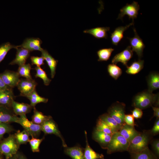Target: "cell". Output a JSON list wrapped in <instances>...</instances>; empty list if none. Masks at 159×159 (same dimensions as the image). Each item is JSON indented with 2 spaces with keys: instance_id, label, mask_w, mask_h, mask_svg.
<instances>
[{
  "instance_id": "obj_1",
  "label": "cell",
  "mask_w": 159,
  "mask_h": 159,
  "mask_svg": "<svg viewBox=\"0 0 159 159\" xmlns=\"http://www.w3.org/2000/svg\"><path fill=\"white\" fill-rule=\"evenodd\" d=\"M153 137L150 130L140 132L130 142L127 151L129 153H135L143 150L148 147Z\"/></svg>"
},
{
  "instance_id": "obj_2",
  "label": "cell",
  "mask_w": 159,
  "mask_h": 159,
  "mask_svg": "<svg viewBox=\"0 0 159 159\" xmlns=\"http://www.w3.org/2000/svg\"><path fill=\"white\" fill-rule=\"evenodd\" d=\"M153 105L158 107L159 106L158 94H154L148 90L137 94L132 101V106L135 108L141 110L152 106Z\"/></svg>"
},
{
  "instance_id": "obj_3",
  "label": "cell",
  "mask_w": 159,
  "mask_h": 159,
  "mask_svg": "<svg viewBox=\"0 0 159 159\" xmlns=\"http://www.w3.org/2000/svg\"><path fill=\"white\" fill-rule=\"evenodd\" d=\"M20 146L14 134H10L0 141V153L5 159H9L16 154Z\"/></svg>"
},
{
  "instance_id": "obj_4",
  "label": "cell",
  "mask_w": 159,
  "mask_h": 159,
  "mask_svg": "<svg viewBox=\"0 0 159 159\" xmlns=\"http://www.w3.org/2000/svg\"><path fill=\"white\" fill-rule=\"evenodd\" d=\"M130 142L121 135L118 132L112 136L107 148V153L110 154L117 152L127 151Z\"/></svg>"
},
{
  "instance_id": "obj_5",
  "label": "cell",
  "mask_w": 159,
  "mask_h": 159,
  "mask_svg": "<svg viewBox=\"0 0 159 159\" xmlns=\"http://www.w3.org/2000/svg\"><path fill=\"white\" fill-rule=\"evenodd\" d=\"M125 104L118 101L113 103L109 108L107 113L118 124L122 126L125 115Z\"/></svg>"
},
{
  "instance_id": "obj_6",
  "label": "cell",
  "mask_w": 159,
  "mask_h": 159,
  "mask_svg": "<svg viewBox=\"0 0 159 159\" xmlns=\"http://www.w3.org/2000/svg\"><path fill=\"white\" fill-rule=\"evenodd\" d=\"M17 123L21 125L32 137L37 138L39 136L42 131L40 125L29 121L26 115L20 116Z\"/></svg>"
},
{
  "instance_id": "obj_7",
  "label": "cell",
  "mask_w": 159,
  "mask_h": 159,
  "mask_svg": "<svg viewBox=\"0 0 159 159\" xmlns=\"http://www.w3.org/2000/svg\"><path fill=\"white\" fill-rule=\"evenodd\" d=\"M42 131L45 135L54 134L59 137L62 141L63 146L67 147L64 140L59 131L57 125L51 116L42 124L40 125Z\"/></svg>"
},
{
  "instance_id": "obj_8",
  "label": "cell",
  "mask_w": 159,
  "mask_h": 159,
  "mask_svg": "<svg viewBox=\"0 0 159 159\" xmlns=\"http://www.w3.org/2000/svg\"><path fill=\"white\" fill-rule=\"evenodd\" d=\"M37 84L34 79H21L17 86L21 96L26 97L36 90Z\"/></svg>"
},
{
  "instance_id": "obj_9",
  "label": "cell",
  "mask_w": 159,
  "mask_h": 159,
  "mask_svg": "<svg viewBox=\"0 0 159 159\" xmlns=\"http://www.w3.org/2000/svg\"><path fill=\"white\" fill-rule=\"evenodd\" d=\"M139 9L140 6L137 2L133 1L131 4H127L120 9L117 19L122 20L124 16L127 15L134 22V19L137 17Z\"/></svg>"
},
{
  "instance_id": "obj_10",
  "label": "cell",
  "mask_w": 159,
  "mask_h": 159,
  "mask_svg": "<svg viewBox=\"0 0 159 159\" xmlns=\"http://www.w3.org/2000/svg\"><path fill=\"white\" fill-rule=\"evenodd\" d=\"M0 77L7 86L12 89L17 86L20 80V77L17 72L9 70L0 74Z\"/></svg>"
},
{
  "instance_id": "obj_11",
  "label": "cell",
  "mask_w": 159,
  "mask_h": 159,
  "mask_svg": "<svg viewBox=\"0 0 159 159\" xmlns=\"http://www.w3.org/2000/svg\"><path fill=\"white\" fill-rule=\"evenodd\" d=\"M134 36L132 38H127L129 40L130 46L133 52H135L139 60L142 57L145 45L142 39L139 36L135 28H133Z\"/></svg>"
},
{
  "instance_id": "obj_12",
  "label": "cell",
  "mask_w": 159,
  "mask_h": 159,
  "mask_svg": "<svg viewBox=\"0 0 159 159\" xmlns=\"http://www.w3.org/2000/svg\"><path fill=\"white\" fill-rule=\"evenodd\" d=\"M18 117L12 109L0 106V123H17Z\"/></svg>"
},
{
  "instance_id": "obj_13",
  "label": "cell",
  "mask_w": 159,
  "mask_h": 159,
  "mask_svg": "<svg viewBox=\"0 0 159 159\" xmlns=\"http://www.w3.org/2000/svg\"><path fill=\"white\" fill-rule=\"evenodd\" d=\"M133 55V51L130 46H129L124 50L115 55L112 60V63L116 64L120 62L127 67L128 66V62Z\"/></svg>"
},
{
  "instance_id": "obj_14",
  "label": "cell",
  "mask_w": 159,
  "mask_h": 159,
  "mask_svg": "<svg viewBox=\"0 0 159 159\" xmlns=\"http://www.w3.org/2000/svg\"><path fill=\"white\" fill-rule=\"evenodd\" d=\"M42 43V40L39 38H28L24 40L21 44L18 46V47L25 49L30 52L36 50L41 52L43 49L41 47Z\"/></svg>"
},
{
  "instance_id": "obj_15",
  "label": "cell",
  "mask_w": 159,
  "mask_h": 159,
  "mask_svg": "<svg viewBox=\"0 0 159 159\" xmlns=\"http://www.w3.org/2000/svg\"><path fill=\"white\" fill-rule=\"evenodd\" d=\"M15 98L12 88H9L0 91V106L11 109L12 103Z\"/></svg>"
},
{
  "instance_id": "obj_16",
  "label": "cell",
  "mask_w": 159,
  "mask_h": 159,
  "mask_svg": "<svg viewBox=\"0 0 159 159\" xmlns=\"http://www.w3.org/2000/svg\"><path fill=\"white\" fill-rule=\"evenodd\" d=\"M112 135L95 129L92 133L93 139L97 142L103 149H107Z\"/></svg>"
},
{
  "instance_id": "obj_17",
  "label": "cell",
  "mask_w": 159,
  "mask_h": 159,
  "mask_svg": "<svg viewBox=\"0 0 159 159\" xmlns=\"http://www.w3.org/2000/svg\"><path fill=\"white\" fill-rule=\"evenodd\" d=\"M15 57L10 63L12 65L16 64L19 66L25 64L27 59L30 56V52L28 50L21 47H18Z\"/></svg>"
},
{
  "instance_id": "obj_18",
  "label": "cell",
  "mask_w": 159,
  "mask_h": 159,
  "mask_svg": "<svg viewBox=\"0 0 159 159\" xmlns=\"http://www.w3.org/2000/svg\"><path fill=\"white\" fill-rule=\"evenodd\" d=\"M33 108L30 105L24 103H19L14 100L12 102L11 109L14 114L21 116L30 113Z\"/></svg>"
},
{
  "instance_id": "obj_19",
  "label": "cell",
  "mask_w": 159,
  "mask_h": 159,
  "mask_svg": "<svg viewBox=\"0 0 159 159\" xmlns=\"http://www.w3.org/2000/svg\"><path fill=\"white\" fill-rule=\"evenodd\" d=\"M41 56L46 61L50 70L51 77L53 78L56 74V70L58 62L46 49H43L41 51Z\"/></svg>"
},
{
  "instance_id": "obj_20",
  "label": "cell",
  "mask_w": 159,
  "mask_h": 159,
  "mask_svg": "<svg viewBox=\"0 0 159 159\" xmlns=\"http://www.w3.org/2000/svg\"><path fill=\"white\" fill-rule=\"evenodd\" d=\"M134 24V22L125 26H120L115 28L111 34L110 38L112 44L117 45L123 37L124 32L130 26Z\"/></svg>"
},
{
  "instance_id": "obj_21",
  "label": "cell",
  "mask_w": 159,
  "mask_h": 159,
  "mask_svg": "<svg viewBox=\"0 0 159 159\" xmlns=\"http://www.w3.org/2000/svg\"><path fill=\"white\" fill-rule=\"evenodd\" d=\"M118 132L130 142L140 132L137 131L134 127L125 124L122 126Z\"/></svg>"
},
{
  "instance_id": "obj_22",
  "label": "cell",
  "mask_w": 159,
  "mask_h": 159,
  "mask_svg": "<svg viewBox=\"0 0 159 159\" xmlns=\"http://www.w3.org/2000/svg\"><path fill=\"white\" fill-rule=\"evenodd\" d=\"M84 150L79 146L65 148V153L70 156L72 159H85Z\"/></svg>"
},
{
  "instance_id": "obj_23",
  "label": "cell",
  "mask_w": 159,
  "mask_h": 159,
  "mask_svg": "<svg viewBox=\"0 0 159 159\" xmlns=\"http://www.w3.org/2000/svg\"><path fill=\"white\" fill-rule=\"evenodd\" d=\"M110 28L108 27H97L84 31L85 33L89 34L97 39L107 38V32L109 31Z\"/></svg>"
},
{
  "instance_id": "obj_24",
  "label": "cell",
  "mask_w": 159,
  "mask_h": 159,
  "mask_svg": "<svg viewBox=\"0 0 159 159\" xmlns=\"http://www.w3.org/2000/svg\"><path fill=\"white\" fill-rule=\"evenodd\" d=\"M99 118L104 122L108 126L113 134L118 132L122 126L118 124L107 113L100 115Z\"/></svg>"
},
{
  "instance_id": "obj_25",
  "label": "cell",
  "mask_w": 159,
  "mask_h": 159,
  "mask_svg": "<svg viewBox=\"0 0 159 159\" xmlns=\"http://www.w3.org/2000/svg\"><path fill=\"white\" fill-rule=\"evenodd\" d=\"M86 138V145L84 150L85 159H104V156L102 154H99L95 152L90 147L88 142L87 133L85 131Z\"/></svg>"
},
{
  "instance_id": "obj_26",
  "label": "cell",
  "mask_w": 159,
  "mask_h": 159,
  "mask_svg": "<svg viewBox=\"0 0 159 159\" xmlns=\"http://www.w3.org/2000/svg\"><path fill=\"white\" fill-rule=\"evenodd\" d=\"M130 154V159H158L149 147L139 153Z\"/></svg>"
},
{
  "instance_id": "obj_27",
  "label": "cell",
  "mask_w": 159,
  "mask_h": 159,
  "mask_svg": "<svg viewBox=\"0 0 159 159\" xmlns=\"http://www.w3.org/2000/svg\"><path fill=\"white\" fill-rule=\"evenodd\" d=\"M148 91L152 92L159 88V74L157 72H153L148 76L147 79Z\"/></svg>"
},
{
  "instance_id": "obj_28",
  "label": "cell",
  "mask_w": 159,
  "mask_h": 159,
  "mask_svg": "<svg viewBox=\"0 0 159 159\" xmlns=\"http://www.w3.org/2000/svg\"><path fill=\"white\" fill-rule=\"evenodd\" d=\"M26 97L29 100L30 105L33 108L38 103L41 102L46 103L48 100V99L39 96L36 90Z\"/></svg>"
},
{
  "instance_id": "obj_29",
  "label": "cell",
  "mask_w": 159,
  "mask_h": 159,
  "mask_svg": "<svg viewBox=\"0 0 159 159\" xmlns=\"http://www.w3.org/2000/svg\"><path fill=\"white\" fill-rule=\"evenodd\" d=\"M144 61L139 60L133 62L130 66L127 67L126 72L130 74H135L139 72L143 68Z\"/></svg>"
},
{
  "instance_id": "obj_30",
  "label": "cell",
  "mask_w": 159,
  "mask_h": 159,
  "mask_svg": "<svg viewBox=\"0 0 159 159\" xmlns=\"http://www.w3.org/2000/svg\"><path fill=\"white\" fill-rule=\"evenodd\" d=\"M33 108V114L32 117V121L36 124L41 125L50 116L44 115L42 112L38 111L35 107Z\"/></svg>"
},
{
  "instance_id": "obj_31",
  "label": "cell",
  "mask_w": 159,
  "mask_h": 159,
  "mask_svg": "<svg viewBox=\"0 0 159 159\" xmlns=\"http://www.w3.org/2000/svg\"><path fill=\"white\" fill-rule=\"evenodd\" d=\"M14 134L17 142L20 145L29 142L30 135L24 129L21 131H18Z\"/></svg>"
},
{
  "instance_id": "obj_32",
  "label": "cell",
  "mask_w": 159,
  "mask_h": 159,
  "mask_svg": "<svg viewBox=\"0 0 159 159\" xmlns=\"http://www.w3.org/2000/svg\"><path fill=\"white\" fill-rule=\"evenodd\" d=\"M114 49L112 48L101 49L97 52L99 61H107L110 57Z\"/></svg>"
},
{
  "instance_id": "obj_33",
  "label": "cell",
  "mask_w": 159,
  "mask_h": 159,
  "mask_svg": "<svg viewBox=\"0 0 159 159\" xmlns=\"http://www.w3.org/2000/svg\"><path fill=\"white\" fill-rule=\"evenodd\" d=\"M107 70L110 75L115 80H117L122 73L121 69L114 64H109Z\"/></svg>"
},
{
  "instance_id": "obj_34",
  "label": "cell",
  "mask_w": 159,
  "mask_h": 159,
  "mask_svg": "<svg viewBox=\"0 0 159 159\" xmlns=\"http://www.w3.org/2000/svg\"><path fill=\"white\" fill-rule=\"evenodd\" d=\"M32 69L30 64H25L19 66L17 72L20 77H22L27 79H32L30 71Z\"/></svg>"
},
{
  "instance_id": "obj_35",
  "label": "cell",
  "mask_w": 159,
  "mask_h": 159,
  "mask_svg": "<svg viewBox=\"0 0 159 159\" xmlns=\"http://www.w3.org/2000/svg\"><path fill=\"white\" fill-rule=\"evenodd\" d=\"M18 46L11 44L7 42L0 45V63L4 59L8 52L12 48L17 49Z\"/></svg>"
},
{
  "instance_id": "obj_36",
  "label": "cell",
  "mask_w": 159,
  "mask_h": 159,
  "mask_svg": "<svg viewBox=\"0 0 159 159\" xmlns=\"http://www.w3.org/2000/svg\"><path fill=\"white\" fill-rule=\"evenodd\" d=\"M34 69L36 71L35 75V77L41 78L43 80L44 84L45 85H49L51 80L48 77L46 72L39 66H36Z\"/></svg>"
},
{
  "instance_id": "obj_37",
  "label": "cell",
  "mask_w": 159,
  "mask_h": 159,
  "mask_svg": "<svg viewBox=\"0 0 159 159\" xmlns=\"http://www.w3.org/2000/svg\"><path fill=\"white\" fill-rule=\"evenodd\" d=\"M96 129L111 135L114 134L108 126L99 118L97 120Z\"/></svg>"
},
{
  "instance_id": "obj_38",
  "label": "cell",
  "mask_w": 159,
  "mask_h": 159,
  "mask_svg": "<svg viewBox=\"0 0 159 159\" xmlns=\"http://www.w3.org/2000/svg\"><path fill=\"white\" fill-rule=\"evenodd\" d=\"M44 139V137H43L41 139L32 137V138L30 139L29 142L32 152L34 153L39 152L40 145Z\"/></svg>"
},
{
  "instance_id": "obj_39",
  "label": "cell",
  "mask_w": 159,
  "mask_h": 159,
  "mask_svg": "<svg viewBox=\"0 0 159 159\" xmlns=\"http://www.w3.org/2000/svg\"><path fill=\"white\" fill-rule=\"evenodd\" d=\"M15 130L13 127L9 124L0 123V141L3 139L6 133H10Z\"/></svg>"
},
{
  "instance_id": "obj_40",
  "label": "cell",
  "mask_w": 159,
  "mask_h": 159,
  "mask_svg": "<svg viewBox=\"0 0 159 159\" xmlns=\"http://www.w3.org/2000/svg\"><path fill=\"white\" fill-rule=\"evenodd\" d=\"M32 65H35L37 66L40 67L44 64V59L42 57L32 56L30 57Z\"/></svg>"
},
{
  "instance_id": "obj_41",
  "label": "cell",
  "mask_w": 159,
  "mask_h": 159,
  "mask_svg": "<svg viewBox=\"0 0 159 159\" xmlns=\"http://www.w3.org/2000/svg\"><path fill=\"white\" fill-rule=\"evenodd\" d=\"M153 149V152L159 158V139H153L150 143Z\"/></svg>"
},
{
  "instance_id": "obj_42",
  "label": "cell",
  "mask_w": 159,
  "mask_h": 159,
  "mask_svg": "<svg viewBox=\"0 0 159 159\" xmlns=\"http://www.w3.org/2000/svg\"><path fill=\"white\" fill-rule=\"evenodd\" d=\"M134 118L132 114L125 115L124 118V122L128 125L134 127L136 125Z\"/></svg>"
},
{
  "instance_id": "obj_43",
  "label": "cell",
  "mask_w": 159,
  "mask_h": 159,
  "mask_svg": "<svg viewBox=\"0 0 159 159\" xmlns=\"http://www.w3.org/2000/svg\"><path fill=\"white\" fill-rule=\"evenodd\" d=\"M151 134L153 136L158 134L159 133V118L157 119L153 128L150 130Z\"/></svg>"
},
{
  "instance_id": "obj_44",
  "label": "cell",
  "mask_w": 159,
  "mask_h": 159,
  "mask_svg": "<svg viewBox=\"0 0 159 159\" xmlns=\"http://www.w3.org/2000/svg\"><path fill=\"white\" fill-rule=\"evenodd\" d=\"M132 112V115L134 118L136 119L141 118L143 115L142 110L138 108H135Z\"/></svg>"
},
{
  "instance_id": "obj_45",
  "label": "cell",
  "mask_w": 159,
  "mask_h": 159,
  "mask_svg": "<svg viewBox=\"0 0 159 159\" xmlns=\"http://www.w3.org/2000/svg\"><path fill=\"white\" fill-rule=\"evenodd\" d=\"M154 111L153 116L155 117L157 119L159 118V108L158 107L151 106Z\"/></svg>"
},
{
  "instance_id": "obj_46",
  "label": "cell",
  "mask_w": 159,
  "mask_h": 159,
  "mask_svg": "<svg viewBox=\"0 0 159 159\" xmlns=\"http://www.w3.org/2000/svg\"><path fill=\"white\" fill-rule=\"evenodd\" d=\"M9 88L10 87L7 86L4 83L2 80V79L0 77V91H1Z\"/></svg>"
},
{
  "instance_id": "obj_47",
  "label": "cell",
  "mask_w": 159,
  "mask_h": 159,
  "mask_svg": "<svg viewBox=\"0 0 159 159\" xmlns=\"http://www.w3.org/2000/svg\"><path fill=\"white\" fill-rule=\"evenodd\" d=\"M17 159H27L26 156L22 153L18 151L16 154Z\"/></svg>"
},
{
  "instance_id": "obj_48",
  "label": "cell",
  "mask_w": 159,
  "mask_h": 159,
  "mask_svg": "<svg viewBox=\"0 0 159 159\" xmlns=\"http://www.w3.org/2000/svg\"><path fill=\"white\" fill-rule=\"evenodd\" d=\"M8 159H17L16 155Z\"/></svg>"
},
{
  "instance_id": "obj_49",
  "label": "cell",
  "mask_w": 159,
  "mask_h": 159,
  "mask_svg": "<svg viewBox=\"0 0 159 159\" xmlns=\"http://www.w3.org/2000/svg\"><path fill=\"white\" fill-rule=\"evenodd\" d=\"M4 156L0 153V159H4Z\"/></svg>"
}]
</instances>
